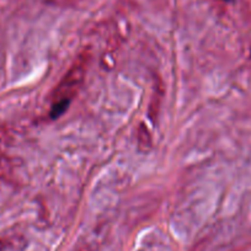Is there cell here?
Here are the masks:
<instances>
[{
  "mask_svg": "<svg viewBox=\"0 0 251 251\" xmlns=\"http://www.w3.org/2000/svg\"><path fill=\"white\" fill-rule=\"evenodd\" d=\"M89 58L90 57L86 53L79 55L68 73L57 85L52 95V107H50V117L52 118L59 117L63 112H66L71 101L78 93L79 88L85 78L86 71H88Z\"/></svg>",
  "mask_w": 251,
  "mask_h": 251,
  "instance_id": "obj_1",
  "label": "cell"
}]
</instances>
